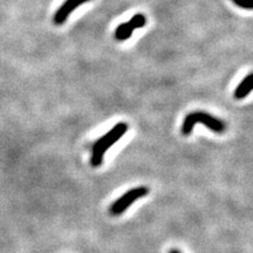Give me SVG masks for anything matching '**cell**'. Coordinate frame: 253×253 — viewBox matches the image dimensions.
<instances>
[{
	"instance_id": "obj_6",
	"label": "cell",
	"mask_w": 253,
	"mask_h": 253,
	"mask_svg": "<svg viewBox=\"0 0 253 253\" xmlns=\"http://www.w3.org/2000/svg\"><path fill=\"white\" fill-rule=\"evenodd\" d=\"M253 90V73H250L248 77H245L240 81V84L237 86L233 96L237 100H242Z\"/></svg>"
},
{
	"instance_id": "obj_3",
	"label": "cell",
	"mask_w": 253,
	"mask_h": 253,
	"mask_svg": "<svg viewBox=\"0 0 253 253\" xmlns=\"http://www.w3.org/2000/svg\"><path fill=\"white\" fill-rule=\"evenodd\" d=\"M150 192V189L145 185L136 186V188L126 191L125 195H122L119 199H116L114 203L110 205L109 213L112 216H120L123 212H126V209L134 204L136 201L143 198Z\"/></svg>"
},
{
	"instance_id": "obj_5",
	"label": "cell",
	"mask_w": 253,
	"mask_h": 253,
	"mask_svg": "<svg viewBox=\"0 0 253 253\" xmlns=\"http://www.w3.org/2000/svg\"><path fill=\"white\" fill-rule=\"evenodd\" d=\"M89 0H66L63 4L60 6L58 11L55 12L54 17H53V23L55 25H62L67 21L69 15L74 9H77L79 6H81L84 2H88Z\"/></svg>"
},
{
	"instance_id": "obj_4",
	"label": "cell",
	"mask_w": 253,
	"mask_h": 253,
	"mask_svg": "<svg viewBox=\"0 0 253 253\" xmlns=\"http://www.w3.org/2000/svg\"><path fill=\"white\" fill-rule=\"evenodd\" d=\"M145 23H147V19H145L143 14H135L128 23L119 25L118 28L115 30V34H114L115 39L119 41L129 39L136 28L143 27Z\"/></svg>"
},
{
	"instance_id": "obj_7",
	"label": "cell",
	"mask_w": 253,
	"mask_h": 253,
	"mask_svg": "<svg viewBox=\"0 0 253 253\" xmlns=\"http://www.w3.org/2000/svg\"><path fill=\"white\" fill-rule=\"evenodd\" d=\"M233 4L244 9H253V0H231Z\"/></svg>"
},
{
	"instance_id": "obj_1",
	"label": "cell",
	"mask_w": 253,
	"mask_h": 253,
	"mask_svg": "<svg viewBox=\"0 0 253 253\" xmlns=\"http://www.w3.org/2000/svg\"><path fill=\"white\" fill-rule=\"evenodd\" d=\"M126 131H128V125L126 122H119L107 134H104L102 137H100L95 142L93 148H91L90 166L93 168L100 167L103 163V157L107 150L115 144Z\"/></svg>"
},
{
	"instance_id": "obj_2",
	"label": "cell",
	"mask_w": 253,
	"mask_h": 253,
	"mask_svg": "<svg viewBox=\"0 0 253 253\" xmlns=\"http://www.w3.org/2000/svg\"><path fill=\"white\" fill-rule=\"evenodd\" d=\"M197 123L204 125L207 128L216 132V134H223V132L226 131L227 128L226 123L223 120L214 118V116L207 112L198 110V112H192L185 116L182 125V134L184 136H189L191 134L192 129H194V126L197 125Z\"/></svg>"
},
{
	"instance_id": "obj_8",
	"label": "cell",
	"mask_w": 253,
	"mask_h": 253,
	"mask_svg": "<svg viewBox=\"0 0 253 253\" xmlns=\"http://www.w3.org/2000/svg\"><path fill=\"white\" fill-rule=\"evenodd\" d=\"M168 253H182V252L179 251V250H177V249H171Z\"/></svg>"
}]
</instances>
